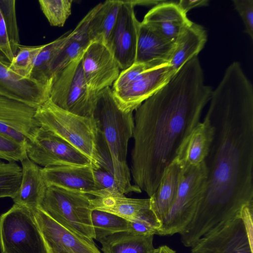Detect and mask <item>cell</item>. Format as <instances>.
I'll return each mask as SVG.
<instances>
[{
    "mask_svg": "<svg viewBox=\"0 0 253 253\" xmlns=\"http://www.w3.org/2000/svg\"><path fill=\"white\" fill-rule=\"evenodd\" d=\"M190 21L177 1L169 0H163L155 5L142 20L162 37L174 42Z\"/></svg>",
    "mask_w": 253,
    "mask_h": 253,
    "instance_id": "18",
    "label": "cell"
},
{
    "mask_svg": "<svg viewBox=\"0 0 253 253\" xmlns=\"http://www.w3.org/2000/svg\"><path fill=\"white\" fill-rule=\"evenodd\" d=\"M207 39L205 28L191 21L176 40L169 64L177 72L187 62L198 56Z\"/></svg>",
    "mask_w": 253,
    "mask_h": 253,
    "instance_id": "23",
    "label": "cell"
},
{
    "mask_svg": "<svg viewBox=\"0 0 253 253\" xmlns=\"http://www.w3.org/2000/svg\"><path fill=\"white\" fill-rule=\"evenodd\" d=\"M42 174L47 187L56 186L88 195L97 190L92 163L43 168Z\"/></svg>",
    "mask_w": 253,
    "mask_h": 253,
    "instance_id": "17",
    "label": "cell"
},
{
    "mask_svg": "<svg viewBox=\"0 0 253 253\" xmlns=\"http://www.w3.org/2000/svg\"><path fill=\"white\" fill-rule=\"evenodd\" d=\"M94 117L109 151L120 192L124 195L141 193V190L131 183L126 162L128 143L132 136L134 125L133 112L122 110L111 88L107 87L98 92Z\"/></svg>",
    "mask_w": 253,
    "mask_h": 253,
    "instance_id": "3",
    "label": "cell"
},
{
    "mask_svg": "<svg viewBox=\"0 0 253 253\" xmlns=\"http://www.w3.org/2000/svg\"><path fill=\"white\" fill-rule=\"evenodd\" d=\"M158 253H176V252L167 245H163L158 248Z\"/></svg>",
    "mask_w": 253,
    "mask_h": 253,
    "instance_id": "41",
    "label": "cell"
},
{
    "mask_svg": "<svg viewBox=\"0 0 253 253\" xmlns=\"http://www.w3.org/2000/svg\"><path fill=\"white\" fill-rule=\"evenodd\" d=\"M213 134V126L206 115L183 141L176 158L183 166L200 164L209 153Z\"/></svg>",
    "mask_w": 253,
    "mask_h": 253,
    "instance_id": "20",
    "label": "cell"
},
{
    "mask_svg": "<svg viewBox=\"0 0 253 253\" xmlns=\"http://www.w3.org/2000/svg\"><path fill=\"white\" fill-rule=\"evenodd\" d=\"M10 62L0 51V94L37 108L49 99L50 85L22 78L9 69Z\"/></svg>",
    "mask_w": 253,
    "mask_h": 253,
    "instance_id": "16",
    "label": "cell"
},
{
    "mask_svg": "<svg viewBox=\"0 0 253 253\" xmlns=\"http://www.w3.org/2000/svg\"><path fill=\"white\" fill-rule=\"evenodd\" d=\"M91 210H98L109 212L131 222L147 223L158 228L161 226L150 209V199H133L126 197L118 191L109 190L90 192Z\"/></svg>",
    "mask_w": 253,
    "mask_h": 253,
    "instance_id": "13",
    "label": "cell"
},
{
    "mask_svg": "<svg viewBox=\"0 0 253 253\" xmlns=\"http://www.w3.org/2000/svg\"><path fill=\"white\" fill-rule=\"evenodd\" d=\"M40 8L49 24L63 27L71 13L72 0H40Z\"/></svg>",
    "mask_w": 253,
    "mask_h": 253,
    "instance_id": "32",
    "label": "cell"
},
{
    "mask_svg": "<svg viewBox=\"0 0 253 253\" xmlns=\"http://www.w3.org/2000/svg\"><path fill=\"white\" fill-rule=\"evenodd\" d=\"M82 57L53 75L49 99L68 112L94 118L98 93L91 91L87 84L82 69Z\"/></svg>",
    "mask_w": 253,
    "mask_h": 253,
    "instance_id": "9",
    "label": "cell"
},
{
    "mask_svg": "<svg viewBox=\"0 0 253 253\" xmlns=\"http://www.w3.org/2000/svg\"><path fill=\"white\" fill-rule=\"evenodd\" d=\"M0 10L6 27L12 51L15 55L19 46L21 45L16 17V1L0 0Z\"/></svg>",
    "mask_w": 253,
    "mask_h": 253,
    "instance_id": "33",
    "label": "cell"
},
{
    "mask_svg": "<svg viewBox=\"0 0 253 253\" xmlns=\"http://www.w3.org/2000/svg\"><path fill=\"white\" fill-rule=\"evenodd\" d=\"M26 151L29 159L43 168L84 166L92 163L69 143L41 126L29 138Z\"/></svg>",
    "mask_w": 253,
    "mask_h": 253,
    "instance_id": "11",
    "label": "cell"
},
{
    "mask_svg": "<svg viewBox=\"0 0 253 253\" xmlns=\"http://www.w3.org/2000/svg\"><path fill=\"white\" fill-rule=\"evenodd\" d=\"M182 166L176 198L157 235L180 234L192 220L202 199L208 174L205 162L197 166Z\"/></svg>",
    "mask_w": 253,
    "mask_h": 253,
    "instance_id": "6",
    "label": "cell"
},
{
    "mask_svg": "<svg viewBox=\"0 0 253 253\" xmlns=\"http://www.w3.org/2000/svg\"><path fill=\"white\" fill-rule=\"evenodd\" d=\"M88 45L73 38L71 31L68 40L59 50L51 63L50 70L52 76L82 57Z\"/></svg>",
    "mask_w": 253,
    "mask_h": 253,
    "instance_id": "30",
    "label": "cell"
},
{
    "mask_svg": "<svg viewBox=\"0 0 253 253\" xmlns=\"http://www.w3.org/2000/svg\"><path fill=\"white\" fill-rule=\"evenodd\" d=\"M132 0H122L115 26L106 45L120 69L125 70L135 63L139 22Z\"/></svg>",
    "mask_w": 253,
    "mask_h": 253,
    "instance_id": "12",
    "label": "cell"
},
{
    "mask_svg": "<svg viewBox=\"0 0 253 253\" xmlns=\"http://www.w3.org/2000/svg\"><path fill=\"white\" fill-rule=\"evenodd\" d=\"M121 0H108L96 5L89 25V38L91 42L106 44L115 26L122 4Z\"/></svg>",
    "mask_w": 253,
    "mask_h": 253,
    "instance_id": "26",
    "label": "cell"
},
{
    "mask_svg": "<svg viewBox=\"0 0 253 253\" xmlns=\"http://www.w3.org/2000/svg\"><path fill=\"white\" fill-rule=\"evenodd\" d=\"M208 0H180L177 4L181 10L186 14L192 8L206 6L208 4Z\"/></svg>",
    "mask_w": 253,
    "mask_h": 253,
    "instance_id": "40",
    "label": "cell"
},
{
    "mask_svg": "<svg viewBox=\"0 0 253 253\" xmlns=\"http://www.w3.org/2000/svg\"><path fill=\"white\" fill-rule=\"evenodd\" d=\"M91 197L85 193L49 186L39 208L71 232L93 239Z\"/></svg>",
    "mask_w": 253,
    "mask_h": 253,
    "instance_id": "7",
    "label": "cell"
},
{
    "mask_svg": "<svg viewBox=\"0 0 253 253\" xmlns=\"http://www.w3.org/2000/svg\"><path fill=\"white\" fill-rule=\"evenodd\" d=\"M92 169L97 190H109L121 193L114 174L100 168L93 166Z\"/></svg>",
    "mask_w": 253,
    "mask_h": 253,
    "instance_id": "36",
    "label": "cell"
},
{
    "mask_svg": "<svg viewBox=\"0 0 253 253\" xmlns=\"http://www.w3.org/2000/svg\"><path fill=\"white\" fill-rule=\"evenodd\" d=\"M176 72L169 64L158 66L134 63L122 70L111 88L120 108L133 112L156 93Z\"/></svg>",
    "mask_w": 253,
    "mask_h": 253,
    "instance_id": "5",
    "label": "cell"
},
{
    "mask_svg": "<svg viewBox=\"0 0 253 253\" xmlns=\"http://www.w3.org/2000/svg\"><path fill=\"white\" fill-rule=\"evenodd\" d=\"M0 51L11 62L15 56L8 38L6 27L0 10Z\"/></svg>",
    "mask_w": 253,
    "mask_h": 253,
    "instance_id": "37",
    "label": "cell"
},
{
    "mask_svg": "<svg viewBox=\"0 0 253 253\" xmlns=\"http://www.w3.org/2000/svg\"><path fill=\"white\" fill-rule=\"evenodd\" d=\"M158 228L152 224L141 222L129 221V231L140 235L157 234Z\"/></svg>",
    "mask_w": 253,
    "mask_h": 253,
    "instance_id": "39",
    "label": "cell"
},
{
    "mask_svg": "<svg viewBox=\"0 0 253 253\" xmlns=\"http://www.w3.org/2000/svg\"><path fill=\"white\" fill-rule=\"evenodd\" d=\"M0 253H48L34 210L14 204L0 216Z\"/></svg>",
    "mask_w": 253,
    "mask_h": 253,
    "instance_id": "10",
    "label": "cell"
},
{
    "mask_svg": "<svg viewBox=\"0 0 253 253\" xmlns=\"http://www.w3.org/2000/svg\"><path fill=\"white\" fill-rule=\"evenodd\" d=\"M154 253H158V248H156V251H155V252Z\"/></svg>",
    "mask_w": 253,
    "mask_h": 253,
    "instance_id": "42",
    "label": "cell"
},
{
    "mask_svg": "<svg viewBox=\"0 0 253 253\" xmlns=\"http://www.w3.org/2000/svg\"><path fill=\"white\" fill-rule=\"evenodd\" d=\"M0 133L27 147L29 139L24 134L13 127L0 123Z\"/></svg>",
    "mask_w": 253,
    "mask_h": 253,
    "instance_id": "38",
    "label": "cell"
},
{
    "mask_svg": "<svg viewBox=\"0 0 253 253\" xmlns=\"http://www.w3.org/2000/svg\"><path fill=\"white\" fill-rule=\"evenodd\" d=\"M210 102L206 115L214 134L204 161L207 178L195 214L180 234L186 247L253 205L252 84L242 72H225Z\"/></svg>",
    "mask_w": 253,
    "mask_h": 253,
    "instance_id": "1",
    "label": "cell"
},
{
    "mask_svg": "<svg viewBox=\"0 0 253 253\" xmlns=\"http://www.w3.org/2000/svg\"><path fill=\"white\" fill-rule=\"evenodd\" d=\"M175 42L162 37L148 24L140 22L135 63L153 66L169 64Z\"/></svg>",
    "mask_w": 253,
    "mask_h": 253,
    "instance_id": "19",
    "label": "cell"
},
{
    "mask_svg": "<svg viewBox=\"0 0 253 253\" xmlns=\"http://www.w3.org/2000/svg\"><path fill=\"white\" fill-rule=\"evenodd\" d=\"M35 117L41 126L52 132L82 152L94 164L97 158L99 127L94 118L65 111L49 99L37 108Z\"/></svg>",
    "mask_w": 253,
    "mask_h": 253,
    "instance_id": "4",
    "label": "cell"
},
{
    "mask_svg": "<svg viewBox=\"0 0 253 253\" xmlns=\"http://www.w3.org/2000/svg\"><path fill=\"white\" fill-rule=\"evenodd\" d=\"M235 7L245 25V32L253 39V0H234Z\"/></svg>",
    "mask_w": 253,
    "mask_h": 253,
    "instance_id": "35",
    "label": "cell"
},
{
    "mask_svg": "<svg viewBox=\"0 0 253 253\" xmlns=\"http://www.w3.org/2000/svg\"><path fill=\"white\" fill-rule=\"evenodd\" d=\"M91 220L97 241L114 233L129 231V221L114 213L93 210Z\"/></svg>",
    "mask_w": 253,
    "mask_h": 253,
    "instance_id": "28",
    "label": "cell"
},
{
    "mask_svg": "<svg viewBox=\"0 0 253 253\" xmlns=\"http://www.w3.org/2000/svg\"><path fill=\"white\" fill-rule=\"evenodd\" d=\"M153 235H140L130 231L117 232L99 242L103 253H154Z\"/></svg>",
    "mask_w": 253,
    "mask_h": 253,
    "instance_id": "25",
    "label": "cell"
},
{
    "mask_svg": "<svg viewBox=\"0 0 253 253\" xmlns=\"http://www.w3.org/2000/svg\"><path fill=\"white\" fill-rule=\"evenodd\" d=\"M212 92L205 84L196 56L135 110L130 173L134 185L149 197L183 141L200 122Z\"/></svg>",
    "mask_w": 253,
    "mask_h": 253,
    "instance_id": "2",
    "label": "cell"
},
{
    "mask_svg": "<svg viewBox=\"0 0 253 253\" xmlns=\"http://www.w3.org/2000/svg\"><path fill=\"white\" fill-rule=\"evenodd\" d=\"M34 212L48 253H101L93 239L71 232L39 208Z\"/></svg>",
    "mask_w": 253,
    "mask_h": 253,
    "instance_id": "14",
    "label": "cell"
},
{
    "mask_svg": "<svg viewBox=\"0 0 253 253\" xmlns=\"http://www.w3.org/2000/svg\"><path fill=\"white\" fill-rule=\"evenodd\" d=\"M22 168L15 162H0V198H14L22 179Z\"/></svg>",
    "mask_w": 253,
    "mask_h": 253,
    "instance_id": "29",
    "label": "cell"
},
{
    "mask_svg": "<svg viewBox=\"0 0 253 253\" xmlns=\"http://www.w3.org/2000/svg\"><path fill=\"white\" fill-rule=\"evenodd\" d=\"M27 158L26 146L0 133V159L15 162Z\"/></svg>",
    "mask_w": 253,
    "mask_h": 253,
    "instance_id": "34",
    "label": "cell"
},
{
    "mask_svg": "<svg viewBox=\"0 0 253 253\" xmlns=\"http://www.w3.org/2000/svg\"><path fill=\"white\" fill-rule=\"evenodd\" d=\"M182 168V165L175 158L164 169L156 191L149 197L150 209L161 223L174 202Z\"/></svg>",
    "mask_w": 253,
    "mask_h": 253,
    "instance_id": "21",
    "label": "cell"
},
{
    "mask_svg": "<svg viewBox=\"0 0 253 253\" xmlns=\"http://www.w3.org/2000/svg\"><path fill=\"white\" fill-rule=\"evenodd\" d=\"M191 248L190 253H253V205L217 224Z\"/></svg>",
    "mask_w": 253,
    "mask_h": 253,
    "instance_id": "8",
    "label": "cell"
},
{
    "mask_svg": "<svg viewBox=\"0 0 253 253\" xmlns=\"http://www.w3.org/2000/svg\"><path fill=\"white\" fill-rule=\"evenodd\" d=\"M22 179L14 204L35 210L39 208L47 188L42 174V168L28 158L21 162Z\"/></svg>",
    "mask_w": 253,
    "mask_h": 253,
    "instance_id": "22",
    "label": "cell"
},
{
    "mask_svg": "<svg viewBox=\"0 0 253 253\" xmlns=\"http://www.w3.org/2000/svg\"><path fill=\"white\" fill-rule=\"evenodd\" d=\"M68 32L55 40L44 44V47L37 56L30 79L46 85H50L53 77L51 65L59 50L70 37Z\"/></svg>",
    "mask_w": 253,
    "mask_h": 253,
    "instance_id": "27",
    "label": "cell"
},
{
    "mask_svg": "<svg viewBox=\"0 0 253 253\" xmlns=\"http://www.w3.org/2000/svg\"><path fill=\"white\" fill-rule=\"evenodd\" d=\"M44 45H20L17 53L10 63L9 69L22 78L30 79L35 59Z\"/></svg>",
    "mask_w": 253,
    "mask_h": 253,
    "instance_id": "31",
    "label": "cell"
},
{
    "mask_svg": "<svg viewBox=\"0 0 253 253\" xmlns=\"http://www.w3.org/2000/svg\"><path fill=\"white\" fill-rule=\"evenodd\" d=\"M82 65L87 84L95 93L111 87L121 72L113 54L101 42L90 43L82 55Z\"/></svg>",
    "mask_w": 253,
    "mask_h": 253,
    "instance_id": "15",
    "label": "cell"
},
{
    "mask_svg": "<svg viewBox=\"0 0 253 253\" xmlns=\"http://www.w3.org/2000/svg\"><path fill=\"white\" fill-rule=\"evenodd\" d=\"M37 108L0 94V123L19 131L29 139L41 126L35 117Z\"/></svg>",
    "mask_w": 253,
    "mask_h": 253,
    "instance_id": "24",
    "label": "cell"
}]
</instances>
